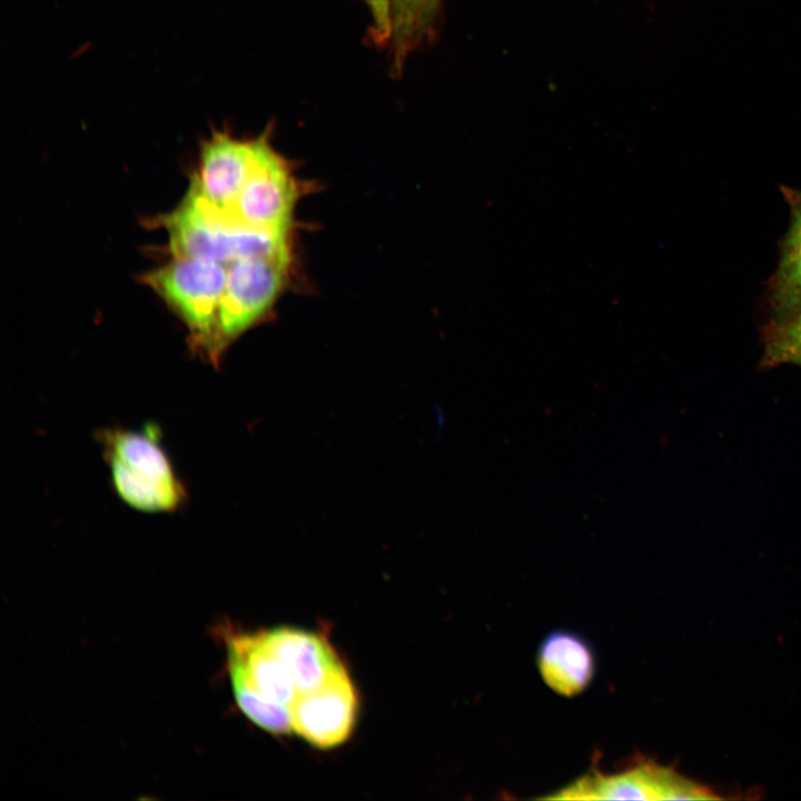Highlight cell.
Instances as JSON below:
<instances>
[{
  "label": "cell",
  "instance_id": "cell-1",
  "mask_svg": "<svg viewBox=\"0 0 801 801\" xmlns=\"http://www.w3.org/2000/svg\"><path fill=\"white\" fill-rule=\"evenodd\" d=\"M97 439L116 495L145 513H172L185 506L188 492L152 424L135 431L99 429Z\"/></svg>",
  "mask_w": 801,
  "mask_h": 801
},
{
  "label": "cell",
  "instance_id": "cell-2",
  "mask_svg": "<svg viewBox=\"0 0 801 801\" xmlns=\"http://www.w3.org/2000/svg\"><path fill=\"white\" fill-rule=\"evenodd\" d=\"M175 257L225 265L249 257L289 258L286 234L255 229L214 211L191 190L160 218Z\"/></svg>",
  "mask_w": 801,
  "mask_h": 801
},
{
  "label": "cell",
  "instance_id": "cell-3",
  "mask_svg": "<svg viewBox=\"0 0 801 801\" xmlns=\"http://www.w3.org/2000/svg\"><path fill=\"white\" fill-rule=\"evenodd\" d=\"M227 276V265L198 258L174 257L142 276L177 315L188 330L190 348L214 366L218 353V315Z\"/></svg>",
  "mask_w": 801,
  "mask_h": 801
},
{
  "label": "cell",
  "instance_id": "cell-4",
  "mask_svg": "<svg viewBox=\"0 0 801 801\" xmlns=\"http://www.w3.org/2000/svg\"><path fill=\"white\" fill-rule=\"evenodd\" d=\"M226 643L233 692L241 712L269 733H289V706L297 691L285 666L260 632L229 634Z\"/></svg>",
  "mask_w": 801,
  "mask_h": 801
},
{
  "label": "cell",
  "instance_id": "cell-5",
  "mask_svg": "<svg viewBox=\"0 0 801 801\" xmlns=\"http://www.w3.org/2000/svg\"><path fill=\"white\" fill-rule=\"evenodd\" d=\"M557 800H715L708 785L650 759H639L616 773L593 768L572 783L544 797Z\"/></svg>",
  "mask_w": 801,
  "mask_h": 801
},
{
  "label": "cell",
  "instance_id": "cell-6",
  "mask_svg": "<svg viewBox=\"0 0 801 801\" xmlns=\"http://www.w3.org/2000/svg\"><path fill=\"white\" fill-rule=\"evenodd\" d=\"M288 258L249 257L227 265L218 315V353L256 325L274 305L285 284Z\"/></svg>",
  "mask_w": 801,
  "mask_h": 801
},
{
  "label": "cell",
  "instance_id": "cell-7",
  "mask_svg": "<svg viewBox=\"0 0 801 801\" xmlns=\"http://www.w3.org/2000/svg\"><path fill=\"white\" fill-rule=\"evenodd\" d=\"M297 197V182L287 161L271 147L267 134L259 136L230 218L255 229L287 234Z\"/></svg>",
  "mask_w": 801,
  "mask_h": 801
},
{
  "label": "cell",
  "instance_id": "cell-8",
  "mask_svg": "<svg viewBox=\"0 0 801 801\" xmlns=\"http://www.w3.org/2000/svg\"><path fill=\"white\" fill-rule=\"evenodd\" d=\"M293 731L318 749H332L352 733L357 698L352 680L340 668L320 686L298 694L289 706Z\"/></svg>",
  "mask_w": 801,
  "mask_h": 801
},
{
  "label": "cell",
  "instance_id": "cell-9",
  "mask_svg": "<svg viewBox=\"0 0 801 801\" xmlns=\"http://www.w3.org/2000/svg\"><path fill=\"white\" fill-rule=\"evenodd\" d=\"M258 137L236 138L215 130L201 142L189 189L214 211L230 218L234 204L251 169Z\"/></svg>",
  "mask_w": 801,
  "mask_h": 801
},
{
  "label": "cell",
  "instance_id": "cell-10",
  "mask_svg": "<svg viewBox=\"0 0 801 801\" xmlns=\"http://www.w3.org/2000/svg\"><path fill=\"white\" fill-rule=\"evenodd\" d=\"M260 634L287 670L297 695L320 686L344 666L330 644L317 633L281 626Z\"/></svg>",
  "mask_w": 801,
  "mask_h": 801
},
{
  "label": "cell",
  "instance_id": "cell-11",
  "mask_svg": "<svg viewBox=\"0 0 801 801\" xmlns=\"http://www.w3.org/2000/svg\"><path fill=\"white\" fill-rule=\"evenodd\" d=\"M789 208V224L779 241V258L767 280L768 319H783L801 312V190L780 186Z\"/></svg>",
  "mask_w": 801,
  "mask_h": 801
},
{
  "label": "cell",
  "instance_id": "cell-12",
  "mask_svg": "<svg viewBox=\"0 0 801 801\" xmlns=\"http://www.w3.org/2000/svg\"><path fill=\"white\" fill-rule=\"evenodd\" d=\"M536 663L545 684L555 693L572 698L593 680L595 655L586 640L571 631H553L541 642Z\"/></svg>",
  "mask_w": 801,
  "mask_h": 801
},
{
  "label": "cell",
  "instance_id": "cell-13",
  "mask_svg": "<svg viewBox=\"0 0 801 801\" xmlns=\"http://www.w3.org/2000/svg\"><path fill=\"white\" fill-rule=\"evenodd\" d=\"M760 340L762 368L781 365L801 368V312L783 319H767L761 327Z\"/></svg>",
  "mask_w": 801,
  "mask_h": 801
},
{
  "label": "cell",
  "instance_id": "cell-14",
  "mask_svg": "<svg viewBox=\"0 0 801 801\" xmlns=\"http://www.w3.org/2000/svg\"><path fill=\"white\" fill-rule=\"evenodd\" d=\"M393 66L399 71L412 49L424 37L422 29L424 0H388Z\"/></svg>",
  "mask_w": 801,
  "mask_h": 801
},
{
  "label": "cell",
  "instance_id": "cell-15",
  "mask_svg": "<svg viewBox=\"0 0 801 801\" xmlns=\"http://www.w3.org/2000/svg\"><path fill=\"white\" fill-rule=\"evenodd\" d=\"M372 19V34L377 43L388 44L390 40V17L388 0H364Z\"/></svg>",
  "mask_w": 801,
  "mask_h": 801
},
{
  "label": "cell",
  "instance_id": "cell-16",
  "mask_svg": "<svg viewBox=\"0 0 801 801\" xmlns=\"http://www.w3.org/2000/svg\"><path fill=\"white\" fill-rule=\"evenodd\" d=\"M442 0H424L422 29L425 36L432 28L437 16Z\"/></svg>",
  "mask_w": 801,
  "mask_h": 801
}]
</instances>
